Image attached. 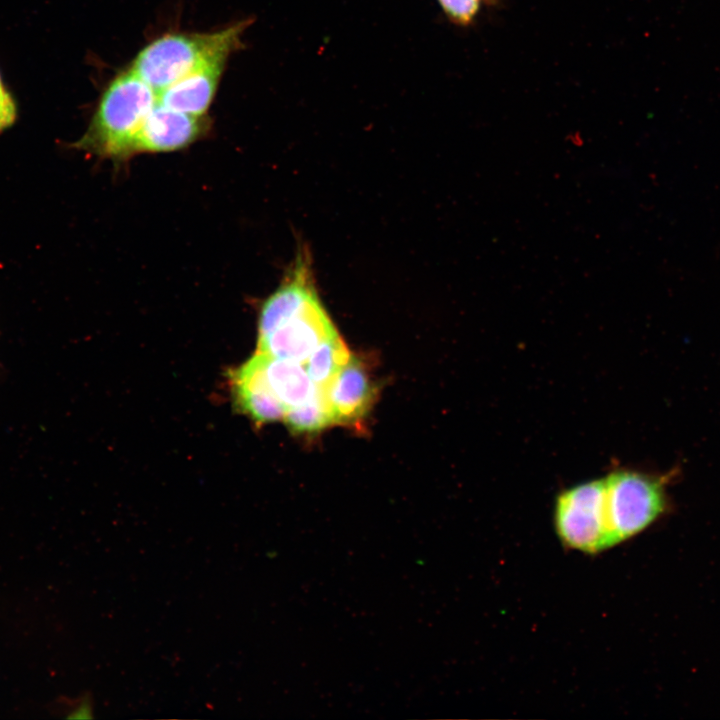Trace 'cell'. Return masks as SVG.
<instances>
[{
    "mask_svg": "<svg viewBox=\"0 0 720 720\" xmlns=\"http://www.w3.org/2000/svg\"><path fill=\"white\" fill-rule=\"evenodd\" d=\"M157 93L130 68L118 74L103 92L91 121L73 147L95 156L125 160Z\"/></svg>",
    "mask_w": 720,
    "mask_h": 720,
    "instance_id": "obj_1",
    "label": "cell"
},
{
    "mask_svg": "<svg viewBox=\"0 0 720 720\" xmlns=\"http://www.w3.org/2000/svg\"><path fill=\"white\" fill-rule=\"evenodd\" d=\"M249 21L213 33H170L145 46L130 69L159 93L197 66L222 52L239 47Z\"/></svg>",
    "mask_w": 720,
    "mask_h": 720,
    "instance_id": "obj_2",
    "label": "cell"
},
{
    "mask_svg": "<svg viewBox=\"0 0 720 720\" xmlns=\"http://www.w3.org/2000/svg\"><path fill=\"white\" fill-rule=\"evenodd\" d=\"M667 479L627 468H617L603 478L610 548L641 533L665 512Z\"/></svg>",
    "mask_w": 720,
    "mask_h": 720,
    "instance_id": "obj_3",
    "label": "cell"
},
{
    "mask_svg": "<svg viewBox=\"0 0 720 720\" xmlns=\"http://www.w3.org/2000/svg\"><path fill=\"white\" fill-rule=\"evenodd\" d=\"M556 533L566 547L595 554L610 548L604 510V480L563 490L554 506Z\"/></svg>",
    "mask_w": 720,
    "mask_h": 720,
    "instance_id": "obj_4",
    "label": "cell"
},
{
    "mask_svg": "<svg viewBox=\"0 0 720 720\" xmlns=\"http://www.w3.org/2000/svg\"><path fill=\"white\" fill-rule=\"evenodd\" d=\"M204 116H194L156 102L146 116L134 143V154L182 149L205 134Z\"/></svg>",
    "mask_w": 720,
    "mask_h": 720,
    "instance_id": "obj_5",
    "label": "cell"
},
{
    "mask_svg": "<svg viewBox=\"0 0 720 720\" xmlns=\"http://www.w3.org/2000/svg\"><path fill=\"white\" fill-rule=\"evenodd\" d=\"M230 54L222 52L209 58L157 93V101L183 113L205 116Z\"/></svg>",
    "mask_w": 720,
    "mask_h": 720,
    "instance_id": "obj_6",
    "label": "cell"
},
{
    "mask_svg": "<svg viewBox=\"0 0 720 720\" xmlns=\"http://www.w3.org/2000/svg\"><path fill=\"white\" fill-rule=\"evenodd\" d=\"M229 378L238 407L257 423L284 419L286 409L267 383L260 353L231 371Z\"/></svg>",
    "mask_w": 720,
    "mask_h": 720,
    "instance_id": "obj_7",
    "label": "cell"
},
{
    "mask_svg": "<svg viewBox=\"0 0 720 720\" xmlns=\"http://www.w3.org/2000/svg\"><path fill=\"white\" fill-rule=\"evenodd\" d=\"M326 389L338 424L358 423L368 412L376 392L365 367L352 355Z\"/></svg>",
    "mask_w": 720,
    "mask_h": 720,
    "instance_id": "obj_8",
    "label": "cell"
},
{
    "mask_svg": "<svg viewBox=\"0 0 720 720\" xmlns=\"http://www.w3.org/2000/svg\"><path fill=\"white\" fill-rule=\"evenodd\" d=\"M259 353V352H258ZM265 378L286 411L305 402L315 391L303 363L279 359L260 353Z\"/></svg>",
    "mask_w": 720,
    "mask_h": 720,
    "instance_id": "obj_9",
    "label": "cell"
},
{
    "mask_svg": "<svg viewBox=\"0 0 720 720\" xmlns=\"http://www.w3.org/2000/svg\"><path fill=\"white\" fill-rule=\"evenodd\" d=\"M284 420L292 431L300 433L317 432L336 424L326 387L316 385L305 402L286 411Z\"/></svg>",
    "mask_w": 720,
    "mask_h": 720,
    "instance_id": "obj_10",
    "label": "cell"
},
{
    "mask_svg": "<svg viewBox=\"0 0 720 720\" xmlns=\"http://www.w3.org/2000/svg\"><path fill=\"white\" fill-rule=\"evenodd\" d=\"M345 343L337 334L325 340L309 356L305 368L317 386L327 387L350 360Z\"/></svg>",
    "mask_w": 720,
    "mask_h": 720,
    "instance_id": "obj_11",
    "label": "cell"
},
{
    "mask_svg": "<svg viewBox=\"0 0 720 720\" xmlns=\"http://www.w3.org/2000/svg\"><path fill=\"white\" fill-rule=\"evenodd\" d=\"M446 15L457 24H469L477 15L481 0H438Z\"/></svg>",
    "mask_w": 720,
    "mask_h": 720,
    "instance_id": "obj_12",
    "label": "cell"
},
{
    "mask_svg": "<svg viewBox=\"0 0 720 720\" xmlns=\"http://www.w3.org/2000/svg\"><path fill=\"white\" fill-rule=\"evenodd\" d=\"M18 117L15 97L5 85L0 73V134L12 127Z\"/></svg>",
    "mask_w": 720,
    "mask_h": 720,
    "instance_id": "obj_13",
    "label": "cell"
}]
</instances>
